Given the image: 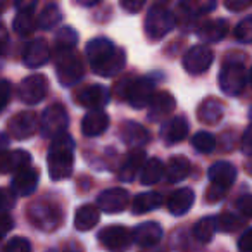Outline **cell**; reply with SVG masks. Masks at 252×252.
Returning <instances> with one entry per match:
<instances>
[{
  "mask_svg": "<svg viewBox=\"0 0 252 252\" xmlns=\"http://www.w3.org/2000/svg\"><path fill=\"white\" fill-rule=\"evenodd\" d=\"M216 9V0H180V11L189 18L207 14Z\"/></svg>",
  "mask_w": 252,
  "mask_h": 252,
  "instance_id": "f546056e",
  "label": "cell"
},
{
  "mask_svg": "<svg viewBox=\"0 0 252 252\" xmlns=\"http://www.w3.org/2000/svg\"><path fill=\"white\" fill-rule=\"evenodd\" d=\"M237 207L240 209L242 214H245L247 218H252V195H244L237 200Z\"/></svg>",
  "mask_w": 252,
  "mask_h": 252,
  "instance_id": "c3c4849f",
  "label": "cell"
},
{
  "mask_svg": "<svg viewBox=\"0 0 252 252\" xmlns=\"http://www.w3.org/2000/svg\"><path fill=\"white\" fill-rule=\"evenodd\" d=\"M189 135V121L182 116L169 119L164 126L161 128V138L164 140L166 145H176L183 142Z\"/></svg>",
  "mask_w": 252,
  "mask_h": 252,
  "instance_id": "44dd1931",
  "label": "cell"
},
{
  "mask_svg": "<svg viewBox=\"0 0 252 252\" xmlns=\"http://www.w3.org/2000/svg\"><path fill=\"white\" fill-rule=\"evenodd\" d=\"M249 81H251V85H252V67H251V73H249Z\"/></svg>",
  "mask_w": 252,
  "mask_h": 252,
  "instance_id": "680465c9",
  "label": "cell"
},
{
  "mask_svg": "<svg viewBox=\"0 0 252 252\" xmlns=\"http://www.w3.org/2000/svg\"><path fill=\"white\" fill-rule=\"evenodd\" d=\"M7 11V0H0V16Z\"/></svg>",
  "mask_w": 252,
  "mask_h": 252,
  "instance_id": "9f6ffc18",
  "label": "cell"
},
{
  "mask_svg": "<svg viewBox=\"0 0 252 252\" xmlns=\"http://www.w3.org/2000/svg\"><path fill=\"white\" fill-rule=\"evenodd\" d=\"M14 206V195L9 190L0 189V214Z\"/></svg>",
  "mask_w": 252,
  "mask_h": 252,
  "instance_id": "bcb514c9",
  "label": "cell"
},
{
  "mask_svg": "<svg viewBox=\"0 0 252 252\" xmlns=\"http://www.w3.org/2000/svg\"><path fill=\"white\" fill-rule=\"evenodd\" d=\"M166 2H169V0H156V5H164Z\"/></svg>",
  "mask_w": 252,
  "mask_h": 252,
  "instance_id": "6f0895ef",
  "label": "cell"
},
{
  "mask_svg": "<svg viewBox=\"0 0 252 252\" xmlns=\"http://www.w3.org/2000/svg\"><path fill=\"white\" fill-rule=\"evenodd\" d=\"M119 137H121V140L131 149H142L151 140V133L147 131V128L135 121L123 123L121 130H119Z\"/></svg>",
  "mask_w": 252,
  "mask_h": 252,
  "instance_id": "d6986e66",
  "label": "cell"
},
{
  "mask_svg": "<svg viewBox=\"0 0 252 252\" xmlns=\"http://www.w3.org/2000/svg\"><path fill=\"white\" fill-rule=\"evenodd\" d=\"M109 128V116L102 109H95L81 119V133L85 137H98Z\"/></svg>",
  "mask_w": 252,
  "mask_h": 252,
  "instance_id": "7402d4cb",
  "label": "cell"
},
{
  "mask_svg": "<svg viewBox=\"0 0 252 252\" xmlns=\"http://www.w3.org/2000/svg\"><path fill=\"white\" fill-rule=\"evenodd\" d=\"M87 59L95 74L102 78H112L123 71L126 66V52L121 47H116L109 38H94L88 42Z\"/></svg>",
  "mask_w": 252,
  "mask_h": 252,
  "instance_id": "6da1fadb",
  "label": "cell"
},
{
  "mask_svg": "<svg viewBox=\"0 0 252 252\" xmlns=\"http://www.w3.org/2000/svg\"><path fill=\"white\" fill-rule=\"evenodd\" d=\"M98 221H100V209L94 204H85V206L78 207L76 214H74V228L78 231L92 230L97 226Z\"/></svg>",
  "mask_w": 252,
  "mask_h": 252,
  "instance_id": "83f0119b",
  "label": "cell"
},
{
  "mask_svg": "<svg viewBox=\"0 0 252 252\" xmlns=\"http://www.w3.org/2000/svg\"><path fill=\"white\" fill-rule=\"evenodd\" d=\"M252 5V0H224V7L230 12H240L245 11Z\"/></svg>",
  "mask_w": 252,
  "mask_h": 252,
  "instance_id": "7bdbcfd3",
  "label": "cell"
},
{
  "mask_svg": "<svg viewBox=\"0 0 252 252\" xmlns=\"http://www.w3.org/2000/svg\"><path fill=\"white\" fill-rule=\"evenodd\" d=\"M216 226L220 231H226V233H230V231H235L238 226H240V221H238L237 216H233V214H220V216H216Z\"/></svg>",
  "mask_w": 252,
  "mask_h": 252,
  "instance_id": "f35d334b",
  "label": "cell"
},
{
  "mask_svg": "<svg viewBox=\"0 0 252 252\" xmlns=\"http://www.w3.org/2000/svg\"><path fill=\"white\" fill-rule=\"evenodd\" d=\"M130 202V193L125 189H107L97 197V207L107 214H118L123 213Z\"/></svg>",
  "mask_w": 252,
  "mask_h": 252,
  "instance_id": "4fadbf2b",
  "label": "cell"
},
{
  "mask_svg": "<svg viewBox=\"0 0 252 252\" xmlns=\"http://www.w3.org/2000/svg\"><path fill=\"white\" fill-rule=\"evenodd\" d=\"M40 128V119L35 112L32 111H23L12 116L7 123V130L11 137L16 140H26V138L33 137Z\"/></svg>",
  "mask_w": 252,
  "mask_h": 252,
  "instance_id": "30bf717a",
  "label": "cell"
},
{
  "mask_svg": "<svg viewBox=\"0 0 252 252\" xmlns=\"http://www.w3.org/2000/svg\"><path fill=\"white\" fill-rule=\"evenodd\" d=\"M190 169H192V166H190V161L187 158H182V156L171 158L168 161V166L164 168L166 180L169 183H178L190 175Z\"/></svg>",
  "mask_w": 252,
  "mask_h": 252,
  "instance_id": "f1b7e54d",
  "label": "cell"
},
{
  "mask_svg": "<svg viewBox=\"0 0 252 252\" xmlns=\"http://www.w3.org/2000/svg\"><path fill=\"white\" fill-rule=\"evenodd\" d=\"M226 33H228V23L223 21V19L206 21L197 30V36H199L204 43L220 42V40H223L224 36H226Z\"/></svg>",
  "mask_w": 252,
  "mask_h": 252,
  "instance_id": "4316f807",
  "label": "cell"
},
{
  "mask_svg": "<svg viewBox=\"0 0 252 252\" xmlns=\"http://www.w3.org/2000/svg\"><path fill=\"white\" fill-rule=\"evenodd\" d=\"M11 83L7 80H2L0 81V112L4 111L5 105L9 104V98H11Z\"/></svg>",
  "mask_w": 252,
  "mask_h": 252,
  "instance_id": "b9f144b4",
  "label": "cell"
},
{
  "mask_svg": "<svg viewBox=\"0 0 252 252\" xmlns=\"http://www.w3.org/2000/svg\"><path fill=\"white\" fill-rule=\"evenodd\" d=\"M28 218L38 230L52 231L63 223V211L50 200H36L28 207Z\"/></svg>",
  "mask_w": 252,
  "mask_h": 252,
  "instance_id": "8992f818",
  "label": "cell"
},
{
  "mask_svg": "<svg viewBox=\"0 0 252 252\" xmlns=\"http://www.w3.org/2000/svg\"><path fill=\"white\" fill-rule=\"evenodd\" d=\"M97 240L109 252H126L133 244V231L121 224H111L98 231Z\"/></svg>",
  "mask_w": 252,
  "mask_h": 252,
  "instance_id": "52a82bcc",
  "label": "cell"
},
{
  "mask_svg": "<svg viewBox=\"0 0 252 252\" xmlns=\"http://www.w3.org/2000/svg\"><path fill=\"white\" fill-rule=\"evenodd\" d=\"M50 59V47L47 40L35 38L30 43H26L25 50H23V63L30 69H38L43 64H47Z\"/></svg>",
  "mask_w": 252,
  "mask_h": 252,
  "instance_id": "5bb4252c",
  "label": "cell"
},
{
  "mask_svg": "<svg viewBox=\"0 0 252 252\" xmlns=\"http://www.w3.org/2000/svg\"><path fill=\"white\" fill-rule=\"evenodd\" d=\"M195 202V193L189 187L178 189L169 195L168 199V211L173 216H183L190 211V207Z\"/></svg>",
  "mask_w": 252,
  "mask_h": 252,
  "instance_id": "cb8c5ba5",
  "label": "cell"
},
{
  "mask_svg": "<svg viewBox=\"0 0 252 252\" xmlns=\"http://www.w3.org/2000/svg\"><path fill=\"white\" fill-rule=\"evenodd\" d=\"M9 149V137L5 133H0V154Z\"/></svg>",
  "mask_w": 252,
  "mask_h": 252,
  "instance_id": "db71d44e",
  "label": "cell"
},
{
  "mask_svg": "<svg viewBox=\"0 0 252 252\" xmlns=\"http://www.w3.org/2000/svg\"><path fill=\"white\" fill-rule=\"evenodd\" d=\"M207 178H209L211 185L228 190L237 180V168L228 161H218L209 168Z\"/></svg>",
  "mask_w": 252,
  "mask_h": 252,
  "instance_id": "ac0fdd59",
  "label": "cell"
},
{
  "mask_svg": "<svg viewBox=\"0 0 252 252\" xmlns=\"http://www.w3.org/2000/svg\"><path fill=\"white\" fill-rule=\"evenodd\" d=\"M224 116V107L218 98L209 97V98H204L202 102L199 104L197 107V118L202 125H218V123L223 119Z\"/></svg>",
  "mask_w": 252,
  "mask_h": 252,
  "instance_id": "d4e9b609",
  "label": "cell"
},
{
  "mask_svg": "<svg viewBox=\"0 0 252 252\" xmlns=\"http://www.w3.org/2000/svg\"><path fill=\"white\" fill-rule=\"evenodd\" d=\"M226 192H228V190L220 189V187H214V185H211L209 189H207L206 200H207V202H211V204H214V202H220V200H223V199H224V195H226Z\"/></svg>",
  "mask_w": 252,
  "mask_h": 252,
  "instance_id": "f6af8a7d",
  "label": "cell"
},
{
  "mask_svg": "<svg viewBox=\"0 0 252 252\" xmlns=\"http://www.w3.org/2000/svg\"><path fill=\"white\" fill-rule=\"evenodd\" d=\"M9 49V33L5 30V26L0 23V57L5 56Z\"/></svg>",
  "mask_w": 252,
  "mask_h": 252,
  "instance_id": "816d5d0a",
  "label": "cell"
},
{
  "mask_svg": "<svg viewBox=\"0 0 252 252\" xmlns=\"http://www.w3.org/2000/svg\"><path fill=\"white\" fill-rule=\"evenodd\" d=\"M147 0H119L123 11L130 12V14H137V12L142 11V7L145 5Z\"/></svg>",
  "mask_w": 252,
  "mask_h": 252,
  "instance_id": "60d3db41",
  "label": "cell"
},
{
  "mask_svg": "<svg viewBox=\"0 0 252 252\" xmlns=\"http://www.w3.org/2000/svg\"><path fill=\"white\" fill-rule=\"evenodd\" d=\"M12 28L19 36H30L38 26H36V19L33 18L32 12H18V16L12 21Z\"/></svg>",
  "mask_w": 252,
  "mask_h": 252,
  "instance_id": "e575fe53",
  "label": "cell"
},
{
  "mask_svg": "<svg viewBox=\"0 0 252 252\" xmlns=\"http://www.w3.org/2000/svg\"><path fill=\"white\" fill-rule=\"evenodd\" d=\"M80 245H76L74 242H69V244H64L57 249H50L49 252H80Z\"/></svg>",
  "mask_w": 252,
  "mask_h": 252,
  "instance_id": "f5cc1de1",
  "label": "cell"
},
{
  "mask_svg": "<svg viewBox=\"0 0 252 252\" xmlns=\"http://www.w3.org/2000/svg\"><path fill=\"white\" fill-rule=\"evenodd\" d=\"M192 147L202 154H209L216 149V138L207 131H199L192 137Z\"/></svg>",
  "mask_w": 252,
  "mask_h": 252,
  "instance_id": "8d00e7d4",
  "label": "cell"
},
{
  "mask_svg": "<svg viewBox=\"0 0 252 252\" xmlns=\"http://www.w3.org/2000/svg\"><path fill=\"white\" fill-rule=\"evenodd\" d=\"M4 252H32V245L26 238L23 237H14L7 242Z\"/></svg>",
  "mask_w": 252,
  "mask_h": 252,
  "instance_id": "ab89813d",
  "label": "cell"
},
{
  "mask_svg": "<svg viewBox=\"0 0 252 252\" xmlns=\"http://www.w3.org/2000/svg\"><path fill=\"white\" fill-rule=\"evenodd\" d=\"M38 180H40V173L35 168H25L21 171L14 173L11 182V190L19 197H28L38 187Z\"/></svg>",
  "mask_w": 252,
  "mask_h": 252,
  "instance_id": "2e32d148",
  "label": "cell"
},
{
  "mask_svg": "<svg viewBox=\"0 0 252 252\" xmlns=\"http://www.w3.org/2000/svg\"><path fill=\"white\" fill-rule=\"evenodd\" d=\"M238 252H252V228L238 238Z\"/></svg>",
  "mask_w": 252,
  "mask_h": 252,
  "instance_id": "681fc988",
  "label": "cell"
},
{
  "mask_svg": "<svg viewBox=\"0 0 252 252\" xmlns=\"http://www.w3.org/2000/svg\"><path fill=\"white\" fill-rule=\"evenodd\" d=\"M214 52L207 45H195L183 56V67L189 74H202L211 67Z\"/></svg>",
  "mask_w": 252,
  "mask_h": 252,
  "instance_id": "7c38bea8",
  "label": "cell"
},
{
  "mask_svg": "<svg viewBox=\"0 0 252 252\" xmlns=\"http://www.w3.org/2000/svg\"><path fill=\"white\" fill-rule=\"evenodd\" d=\"M161 238L162 228L156 221H145V223H140L133 230V242L140 245V247H152V245L159 244Z\"/></svg>",
  "mask_w": 252,
  "mask_h": 252,
  "instance_id": "603a6c76",
  "label": "cell"
},
{
  "mask_svg": "<svg viewBox=\"0 0 252 252\" xmlns=\"http://www.w3.org/2000/svg\"><path fill=\"white\" fill-rule=\"evenodd\" d=\"M61 19H63V14H61L59 7L56 4H49L40 12L38 19H36V26L40 30H52L59 25Z\"/></svg>",
  "mask_w": 252,
  "mask_h": 252,
  "instance_id": "836d02e7",
  "label": "cell"
},
{
  "mask_svg": "<svg viewBox=\"0 0 252 252\" xmlns=\"http://www.w3.org/2000/svg\"><path fill=\"white\" fill-rule=\"evenodd\" d=\"M78 2H80V5H83V7H94V5H97L102 0H78Z\"/></svg>",
  "mask_w": 252,
  "mask_h": 252,
  "instance_id": "11a10c76",
  "label": "cell"
},
{
  "mask_svg": "<svg viewBox=\"0 0 252 252\" xmlns=\"http://www.w3.org/2000/svg\"><path fill=\"white\" fill-rule=\"evenodd\" d=\"M14 228V221H12V218L9 216L7 213H2L0 214V240L5 237V235L9 233V231Z\"/></svg>",
  "mask_w": 252,
  "mask_h": 252,
  "instance_id": "7dc6e473",
  "label": "cell"
},
{
  "mask_svg": "<svg viewBox=\"0 0 252 252\" xmlns=\"http://www.w3.org/2000/svg\"><path fill=\"white\" fill-rule=\"evenodd\" d=\"M32 164L30 152L18 149V151H5L0 154V173H18Z\"/></svg>",
  "mask_w": 252,
  "mask_h": 252,
  "instance_id": "ffe728a7",
  "label": "cell"
},
{
  "mask_svg": "<svg viewBox=\"0 0 252 252\" xmlns=\"http://www.w3.org/2000/svg\"><path fill=\"white\" fill-rule=\"evenodd\" d=\"M176 26V18L173 12H169L164 5H154L145 16L144 30L145 36L151 42H159L168 33H171Z\"/></svg>",
  "mask_w": 252,
  "mask_h": 252,
  "instance_id": "277c9868",
  "label": "cell"
},
{
  "mask_svg": "<svg viewBox=\"0 0 252 252\" xmlns=\"http://www.w3.org/2000/svg\"><path fill=\"white\" fill-rule=\"evenodd\" d=\"M145 164V152L142 149H133L126 156L121 169H119V180L121 182H133L137 175L140 173L142 166Z\"/></svg>",
  "mask_w": 252,
  "mask_h": 252,
  "instance_id": "484cf974",
  "label": "cell"
},
{
  "mask_svg": "<svg viewBox=\"0 0 252 252\" xmlns=\"http://www.w3.org/2000/svg\"><path fill=\"white\" fill-rule=\"evenodd\" d=\"M247 71H245V66L242 61H233L228 59L226 63L221 66L220 76H218V81H220V88L223 94L230 95V97H235V95H240L244 92L245 85H247Z\"/></svg>",
  "mask_w": 252,
  "mask_h": 252,
  "instance_id": "5b68a950",
  "label": "cell"
},
{
  "mask_svg": "<svg viewBox=\"0 0 252 252\" xmlns=\"http://www.w3.org/2000/svg\"><path fill=\"white\" fill-rule=\"evenodd\" d=\"M176 107V100L169 92H156L154 97L149 102V121H162Z\"/></svg>",
  "mask_w": 252,
  "mask_h": 252,
  "instance_id": "e0dca14e",
  "label": "cell"
},
{
  "mask_svg": "<svg viewBox=\"0 0 252 252\" xmlns=\"http://www.w3.org/2000/svg\"><path fill=\"white\" fill-rule=\"evenodd\" d=\"M76 100L81 107L95 111V109H102L111 102V92L102 85H88L78 94Z\"/></svg>",
  "mask_w": 252,
  "mask_h": 252,
  "instance_id": "9a60e30c",
  "label": "cell"
},
{
  "mask_svg": "<svg viewBox=\"0 0 252 252\" xmlns=\"http://www.w3.org/2000/svg\"><path fill=\"white\" fill-rule=\"evenodd\" d=\"M67 125H69V116H67V111L63 104L49 105L40 118V130L49 138H54L67 131Z\"/></svg>",
  "mask_w": 252,
  "mask_h": 252,
  "instance_id": "ba28073f",
  "label": "cell"
},
{
  "mask_svg": "<svg viewBox=\"0 0 252 252\" xmlns=\"http://www.w3.org/2000/svg\"><path fill=\"white\" fill-rule=\"evenodd\" d=\"M78 43V33L71 26H64L57 32L56 35V50H66V49H76Z\"/></svg>",
  "mask_w": 252,
  "mask_h": 252,
  "instance_id": "d590c367",
  "label": "cell"
},
{
  "mask_svg": "<svg viewBox=\"0 0 252 252\" xmlns=\"http://www.w3.org/2000/svg\"><path fill=\"white\" fill-rule=\"evenodd\" d=\"M216 231H218L216 216H206V218H200L195 223V226H193V237L200 244H209Z\"/></svg>",
  "mask_w": 252,
  "mask_h": 252,
  "instance_id": "d6a6232c",
  "label": "cell"
},
{
  "mask_svg": "<svg viewBox=\"0 0 252 252\" xmlns=\"http://www.w3.org/2000/svg\"><path fill=\"white\" fill-rule=\"evenodd\" d=\"M49 175L54 182H61L73 175L74 166V140L67 131L52 138L47 156Z\"/></svg>",
  "mask_w": 252,
  "mask_h": 252,
  "instance_id": "7a4b0ae2",
  "label": "cell"
},
{
  "mask_svg": "<svg viewBox=\"0 0 252 252\" xmlns=\"http://www.w3.org/2000/svg\"><path fill=\"white\" fill-rule=\"evenodd\" d=\"M154 88H156V83L152 78H149V76L137 78V80H131L125 97L131 107L144 109L145 105H149L151 98L154 97V94H156Z\"/></svg>",
  "mask_w": 252,
  "mask_h": 252,
  "instance_id": "8fae6325",
  "label": "cell"
},
{
  "mask_svg": "<svg viewBox=\"0 0 252 252\" xmlns=\"http://www.w3.org/2000/svg\"><path fill=\"white\" fill-rule=\"evenodd\" d=\"M164 168L161 159H149L140 169V183L144 185H154L164 176Z\"/></svg>",
  "mask_w": 252,
  "mask_h": 252,
  "instance_id": "4dcf8cb0",
  "label": "cell"
},
{
  "mask_svg": "<svg viewBox=\"0 0 252 252\" xmlns=\"http://www.w3.org/2000/svg\"><path fill=\"white\" fill-rule=\"evenodd\" d=\"M47 92H49V80L38 73L25 78L18 88V95L21 102L28 105H35L42 102L45 98Z\"/></svg>",
  "mask_w": 252,
  "mask_h": 252,
  "instance_id": "9c48e42d",
  "label": "cell"
},
{
  "mask_svg": "<svg viewBox=\"0 0 252 252\" xmlns=\"http://www.w3.org/2000/svg\"><path fill=\"white\" fill-rule=\"evenodd\" d=\"M56 73L63 87H73L83 78L85 67L76 50H56Z\"/></svg>",
  "mask_w": 252,
  "mask_h": 252,
  "instance_id": "3957f363",
  "label": "cell"
},
{
  "mask_svg": "<svg viewBox=\"0 0 252 252\" xmlns=\"http://www.w3.org/2000/svg\"><path fill=\"white\" fill-rule=\"evenodd\" d=\"M38 0H14V5L19 12H32L36 7Z\"/></svg>",
  "mask_w": 252,
  "mask_h": 252,
  "instance_id": "f907efd6",
  "label": "cell"
},
{
  "mask_svg": "<svg viewBox=\"0 0 252 252\" xmlns=\"http://www.w3.org/2000/svg\"><path fill=\"white\" fill-rule=\"evenodd\" d=\"M162 204V197L158 192H144L138 193L133 199V214H145L158 209Z\"/></svg>",
  "mask_w": 252,
  "mask_h": 252,
  "instance_id": "1f68e13d",
  "label": "cell"
},
{
  "mask_svg": "<svg viewBox=\"0 0 252 252\" xmlns=\"http://www.w3.org/2000/svg\"><path fill=\"white\" fill-rule=\"evenodd\" d=\"M235 38L242 43H252V16L242 19L233 32Z\"/></svg>",
  "mask_w": 252,
  "mask_h": 252,
  "instance_id": "74e56055",
  "label": "cell"
},
{
  "mask_svg": "<svg viewBox=\"0 0 252 252\" xmlns=\"http://www.w3.org/2000/svg\"><path fill=\"white\" fill-rule=\"evenodd\" d=\"M240 149L245 156H252V125L247 126V130H245L244 135H242Z\"/></svg>",
  "mask_w": 252,
  "mask_h": 252,
  "instance_id": "ee69618b",
  "label": "cell"
}]
</instances>
